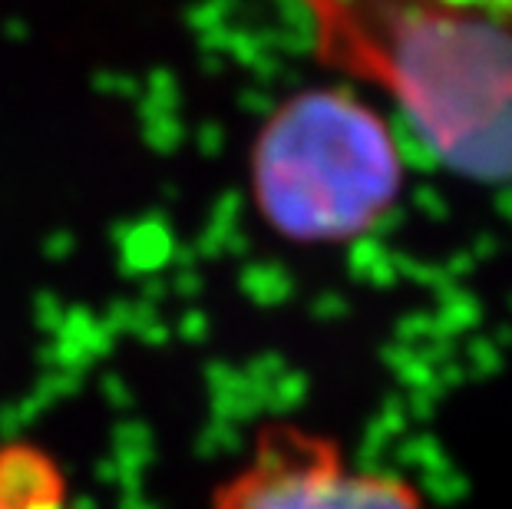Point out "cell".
<instances>
[{"mask_svg":"<svg viewBox=\"0 0 512 509\" xmlns=\"http://www.w3.org/2000/svg\"><path fill=\"white\" fill-rule=\"evenodd\" d=\"M248 179L271 232L298 245H344L397 209L407 169L374 103L347 86H311L261 123Z\"/></svg>","mask_w":512,"mask_h":509,"instance_id":"2","label":"cell"},{"mask_svg":"<svg viewBox=\"0 0 512 509\" xmlns=\"http://www.w3.org/2000/svg\"><path fill=\"white\" fill-rule=\"evenodd\" d=\"M334 67L384 90L446 166L512 179V0H298Z\"/></svg>","mask_w":512,"mask_h":509,"instance_id":"1","label":"cell"},{"mask_svg":"<svg viewBox=\"0 0 512 509\" xmlns=\"http://www.w3.org/2000/svg\"><path fill=\"white\" fill-rule=\"evenodd\" d=\"M209 509H433L420 486L361 470L334 437L271 420L248 457L215 486Z\"/></svg>","mask_w":512,"mask_h":509,"instance_id":"3","label":"cell"}]
</instances>
